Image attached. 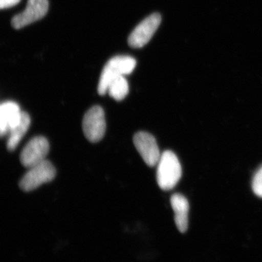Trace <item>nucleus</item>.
<instances>
[{"mask_svg": "<svg viewBox=\"0 0 262 262\" xmlns=\"http://www.w3.org/2000/svg\"><path fill=\"white\" fill-rule=\"evenodd\" d=\"M30 124V117L28 114L23 112L20 121L10 130L9 138L7 144V147L9 151H13L16 149L22 138L28 131Z\"/></svg>", "mask_w": 262, "mask_h": 262, "instance_id": "11", "label": "nucleus"}, {"mask_svg": "<svg viewBox=\"0 0 262 262\" xmlns=\"http://www.w3.org/2000/svg\"><path fill=\"white\" fill-rule=\"evenodd\" d=\"M20 1V0H0V10L14 6Z\"/></svg>", "mask_w": 262, "mask_h": 262, "instance_id": "14", "label": "nucleus"}, {"mask_svg": "<svg viewBox=\"0 0 262 262\" xmlns=\"http://www.w3.org/2000/svg\"><path fill=\"white\" fill-rule=\"evenodd\" d=\"M48 8V0H28L26 9L12 20V26L20 29L37 21L47 14Z\"/></svg>", "mask_w": 262, "mask_h": 262, "instance_id": "7", "label": "nucleus"}, {"mask_svg": "<svg viewBox=\"0 0 262 262\" xmlns=\"http://www.w3.org/2000/svg\"><path fill=\"white\" fill-rule=\"evenodd\" d=\"M134 143L146 165L149 167L158 165L161 154L154 136L141 131L134 136Z\"/></svg>", "mask_w": 262, "mask_h": 262, "instance_id": "8", "label": "nucleus"}, {"mask_svg": "<svg viewBox=\"0 0 262 262\" xmlns=\"http://www.w3.org/2000/svg\"><path fill=\"white\" fill-rule=\"evenodd\" d=\"M170 204L175 213V222L181 232H185L188 228L189 202L181 194H174L170 198Z\"/></svg>", "mask_w": 262, "mask_h": 262, "instance_id": "10", "label": "nucleus"}, {"mask_svg": "<svg viewBox=\"0 0 262 262\" xmlns=\"http://www.w3.org/2000/svg\"><path fill=\"white\" fill-rule=\"evenodd\" d=\"M252 188L253 192L258 196L262 198V167L258 169L253 177Z\"/></svg>", "mask_w": 262, "mask_h": 262, "instance_id": "13", "label": "nucleus"}, {"mask_svg": "<svg viewBox=\"0 0 262 262\" xmlns=\"http://www.w3.org/2000/svg\"><path fill=\"white\" fill-rule=\"evenodd\" d=\"M22 113L18 103L13 101L0 104V137L9 134L10 130L20 121Z\"/></svg>", "mask_w": 262, "mask_h": 262, "instance_id": "9", "label": "nucleus"}, {"mask_svg": "<svg viewBox=\"0 0 262 262\" xmlns=\"http://www.w3.org/2000/svg\"><path fill=\"white\" fill-rule=\"evenodd\" d=\"M161 15L155 13L146 17L134 29L128 37V44L131 47H144L154 35L161 23Z\"/></svg>", "mask_w": 262, "mask_h": 262, "instance_id": "5", "label": "nucleus"}, {"mask_svg": "<svg viewBox=\"0 0 262 262\" xmlns=\"http://www.w3.org/2000/svg\"><path fill=\"white\" fill-rule=\"evenodd\" d=\"M106 127L104 112L101 106H93L84 115L82 130L86 139L91 142L101 141L106 132Z\"/></svg>", "mask_w": 262, "mask_h": 262, "instance_id": "4", "label": "nucleus"}, {"mask_svg": "<svg viewBox=\"0 0 262 262\" xmlns=\"http://www.w3.org/2000/svg\"><path fill=\"white\" fill-rule=\"evenodd\" d=\"M49 150L47 139L43 136H36L24 146L20 153V163L26 168H31L46 160Z\"/></svg>", "mask_w": 262, "mask_h": 262, "instance_id": "6", "label": "nucleus"}, {"mask_svg": "<svg viewBox=\"0 0 262 262\" xmlns=\"http://www.w3.org/2000/svg\"><path fill=\"white\" fill-rule=\"evenodd\" d=\"M128 91V83L126 79L124 76H120L111 82L108 86L107 93L116 101H122L126 97Z\"/></svg>", "mask_w": 262, "mask_h": 262, "instance_id": "12", "label": "nucleus"}, {"mask_svg": "<svg viewBox=\"0 0 262 262\" xmlns=\"http://www.w3.org/2000/svg\"><path fill=\"white\" fill-rule=\"evenodd\" d=\"M136 66V60L130 56H118L111 58L103 67L98 86V94L103 96L107 93L111 82L120 76L130 75Z\"/></svg>", "mask_w": 262, "mask_h": 262, "instance_id": "2", "label": "nucleus"}, {"mask_svg": "<svg viewBox=\"0 0 262 262\" xmlns=\"http://www.w3.org/2000/svg\"><path fill=\"white\" fill-rule=\"evenodd\" d=\"M182 177V166L173 151H165L158 163L157 181L160 189L168 191L176 187Z\"/></svg>", "mask_w": 262, "mask_h": 262, "instance_id": "1", "label": "nucleus"}, {"mask_svg": "<svg viewBox=\"0 0 262 262\" xmlns=\"http://www.w3.org/2000/svg\"><path fill=\"white\" fill-rule=\"evenodd\" d=\"M56 170L53 164L46 160L42 163L29 168L23 178L20 179L19 187L24 192H30L40 187L43 184L51 182L56 177Z\"/></svg>", "mask_w": 262, "mask_h": 262, "instance_id": "3", "label": "nucleus"}]
</instances>
